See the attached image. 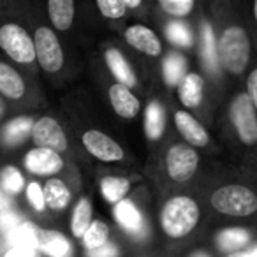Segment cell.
Instances as JSON below:
<instances>
[{
	"label": "cell",
	"mask_w": 257,
	"mask_h": 257,
	"mask_svg": "<svg viewBox=\"0 0 257 257\" xmlns=\"http://www.w3.org/2000/svg\"><path fill=\"white\" fill-rule=\"evenodd\" d=\"M39 250L50 257H71L72 246L62 232L57 231H39Z\"/></svg>",
	"instance_id": "cell-17"
},
{
	"label": "cell",
	"mask_w": 257,
	"mask_h": 257,
	"mask_svg": "<svg viewBox=\"0 0 257 257\" xmlns=\"http://www.w3.org/2000/svg\"><path fill=\"white\" fill-rule=\"evenodd\" d=\"M199 166V155L194 148L187 145H173L166 154V169L175 182H187L194 176Z\"/></svg>",
	"instance_id": "cell-7"
},
{
	"label": "cell",
	"mask_w": 257,
	"mask_h": 257,
	"mask_svg": "<svg viewBox=\"0 0 257 257\" xmlns=\"http://www.w3.org/2000/svg\"><path fill=\"white\" fill-rule=\"evenodd\" d=\"M218 60L231 74H241L250 60V39L241 27H229L218 43Z\"/></svg>",
	"instance_id": "cell-2"
},
{
	"label": "cell",
	"mask_w": 257,
	"mask_h": 257,
	"mask_svg": "<svg viewBox=\"0 0 257 257\" xmlns=\"http://www.w3.org/2000/svg\"><path fill=\"white\" fill-rule=\"evenodd\" d=\"M27 199H29L30 206L36 211H43L46 208V203H44V194L43 189L37 182H30L27 185Z\"/></svg>",
	"instance_id": "cell-34"
},
{
	"label": "cell",
	"mask_w": 257,
	"mask_h": 257,
	"mask_svg": "<svg viewBox=\"0 0 257 257\" xmlns=\"http://www.w3.org/2000/svg\"><path fill=\"white\" fill-rule=\"evenodd\" d=\"M0 92L9 99H22L25 95V83L11 65L0 62Z\"/></svg>",
	"instance_id": "cell-20"
},
{
	"label": "cell",
	"mask_w": 257,
	"mask_h": 257,
	"mask_svg": "<svg viewBox=\"0 0 257 257\" xmlns=\"http://www.w3.org/2000/svg\"><path fill=\"white\" fill-rule=\"evenodd\" d=\"M2 113H4V104H2V99H0V116H2Z\"/></svg>",
	"instance_id": "cell-44"
},
{
	"label": "cell",
	"mask_w": 257,
	"mask_h": 257,
	"mask_svg": "<svg viewBox=\"0 0 257 257\" xmlns=\"http://www.w3.org/2000/svg\"><path fill=\"white\" fill-rule=\"evenodd\" d=\"M43 194H44V203H46V206L55 211L64 210V208H67L69 203H71V190L67 189V185H65L62 180H57V178L48 180L43 189Z\"/></svg>",
	"instance_id": "cell-19"
},
{
	"label": "cell",
	"mask_w": 257,
	"mask_h": 257,
	"mask_svg": "<svg viewBox=\"0 0 257 257\" xmlns=\"http://www.w3.org/2000/svg\"><path fill=\"white\" fill-rule=\"evenodd\" d=\"M116 255H118V248L109 241L100 246V248L88 250V253H86V257H116Z\"/></svg>",
	"instance_id": "cell-36"
},
{
	"label": "cell",
	"mask_w": 257,
	"mask_h": 257,
	"mask_svg": "<svg viewBox=\"0 0 257 257\" xmlns=\"http://www.w3.org/2000/svg\"><path fill=\"white\" fill-rule=\"evenodd\" d=\"M92 203L88 197H81L74 208V213L71 218V231L76 238H83L92 224Z\"/></svg>",
	"instance_id": "cell-24"
},
{
	"label": "cell",
	"mask_w": 257,
	"mask_h": 257,
	"mask_svg": "<svg viewBox=\"0 0 257 257\" xmlns=\"http://www.w3.org/2000/svg\"><path fill=\"white\" fill-rule=\"evenodd\" d=\"M253 16H255V22H257V2L253 4Z\"/></svg>",
	"instance_id": "cell-43"
},
{
	"label": "cell",
	"mask_w": 257,
	"mask_h": 257,
	"mask_svg": "<svg viewBox=\"0 0 257 257\" xmlns=\"http://www.w3.org/2000/svg\"><path fill=\"white\" fill-rule=\"evenodd\" d=\"M39 231L32 222H23L22 225L11 231L8 234L11 248H20L23 252H29L36 255L39 250Z\"/></svg>",
	"instance_id": "cell-14"
},
{
	"label": "cell",
	"mask_w": 257,
	"mask_h": 257,
	"mask_svg": "<svg viewBox=\"0 0 257 257\" xmlns=\"http://www.w3.org/2000/svg\"><path fill=\"white\" fill-rule=\"evenodd\" d=\"M83 147L86 148L88 154H92L95 159L104 162H116L125 157L121 147L113 140L106 136L100 131H86L81 138Z\"/></svg>",
	"instance_id": "cell-9"
},
{
	"label": "cell",
	"mask_w": 257,
	"mask_h": 257,
	"mask_svg": "<svg viewBox=\"0 0 257 257\" xmlns=\"http://www.w3.org/2000/svg\"><path fill=\"white\" fill-rule=\"evenodd\" d=\"M227 257H250V253H248V250H239V252H234V253H229Z\"/></svg>",
	"instance_id": "cell-40"
},
{
	"label": "cell",
	"mask_w": 257,
	"mask_h": 257,
	"mask_svg": "<svg viewBox=\"0 0 257 257\" xmlns=\"http://www.w3.org/2000/svg\"><path fill=\"white\" fill-rule=\"evenodd\" d=\"M107 238H109V227H107L106 222L93 220L90 224L88 231L83 236V245H85L86 250H95L100 248L102 245H106Z\"/></svg>",
	"instance_id": "cell-28"
},
{
	"label": "cell",
	"mask_w": 257,
	"mask_h": 257,
	"mask_svg": "<svg viewBox=\"0 0 257 257\" xmlns=\"http://www.w3.org/2000/svg\"><path fill=\"white\" fill-rule=\"evenodd\" d=\"M166 36H168V39L171 41L173 44H176V46H190V44H192V34H190V30L180 22L169 23L168 29H166Z\"/></svg>",
	"instance_id": "cell-31"
},
{
	"label": "cell",
	"mask_w": 257,
	"mask_h": 257,
	"mask_svg": "<svg viewBox=\"0 0 257 257\" xmlns=\"http://www.w3.org/2000/svg\"><path fill=\"white\" fill-rule=\"evenodd\" d=\"M34 123H36V121L30 116H18V118H15V120H11L4 127V134H2L4 141L9 147H16V145L25 143L27 138L32 134Z\"/></svg>",
	"instance_id": "cell-22"
},
{
	"label": "cell",
	"mask_w": 257,
	"mask_h": 257,
	"mask_svg": "<svg viewBox=\"0 0 257 257\" xmlns=\"http://www.w3.org/2000/svg\"><path fill=\"white\" fill-rule=\"evenodd\" d=\"M201 39H203V58L210 69H217L218 65V48L217 41H215V32L208 23L203 25V32H201Z\"/></svg>",
	"instance_id": "cell-29"
},
{
	"label": "cell",
	"mask_w": 257,
	"mask_h": 257,
	"mask_svg": "<svg viewBox=\"0 0 257 257\" xmlns=\"http://www.w3.org/2000/svg\"><path fill=\"white\" fill-rule=\"evenodd\" d=\"M166 128V113L164 107L157 102L152 100L147 106L145 111V133H147L148 140H159L162 136Z\"/></svg>",
	"instance_id": "cell-23"
},
{
	"label": "cell",
	"mask_w": 257,
	"mask_h": 257,
	"mask_svg": "<svg viewBox=\"0 0 257 257\" xmlns=\"http://www.w3.org/2000/svg\"><path fill=\"white\" fill-rule=\"evenodd\" d=\"M231 121L236 128V134L245 145L257 143V113L252 100L246 93H239L231 102Z\"/></svg>",
	"instance_id": "cell-5"
},
{
	"label": "cell",
	"mask_w": 257,
	"mask_h": 257,
	"mask_svg": "<svg viewBox=\"0 0 257 257\" xmlns=\"http://www.w3.org/2000/svg\"><path fill=\"white\" fill-rule=\"evenodd\" d=\"M25 168L37 176H50L64 168L60 154L48 148H34L25 155Z\"/></svg>",
	"instance_id": "cell-10"
},
{
	"label": "cell",
	"mask_w": 257,
	"mask_h": 257,
	"mask_svg": "<svg viewBox=\"0 0 257 257\" xmlns=\"http://www.w3.org/2000/svg\"><path fill=\"white\" fill-rule=\"evenodd\" d=\"M32 140L37 148H48L57 154L67 150V138H65L64 128L60 127L57 120L50 116H43L34 123Z\"/></svg>",
	"instance_id": "cell-8"
},
{
	"label": "cell",
	"mask_w": 257,
	"mask_h": 257,
	"mask_svg": "<svg viewBox=\"0 0 257 257\" xmlns=\"http://www.w3.org/2000/svg\"><path fill=\"white\" fill-rule=\"evenodd\" d=\"M203 88L204 79L196 72H189L178 85L180 102L185 107H197L203 100Z\"/></svg>",
	"instance_id": "cell-18"
},
{
	"label": "cell",
	"mask_w": 257,
	"mask_h": 257,
	"mask_svg": "<svg viewBox=\"0 0 257 257\" xmlns=\"http://www.w3.org/2000/svg\"><path fill=\"white\" fill-rule=\"evenodd\" d=\"M192 257H210L208 253H204V252H197V253H194Z\"/></svg>",
	"instance_id": "cell-42"
},
{
	"label": "cell",
	"mask_w": 257,
	"mask_h": 257,
	"mask_svg": "<svg viewBox=\"0 0 257 257\" xmlns=\"http://www.w3.org/2000/svg\"><path fill=\"white\" fill-rule=\"evenodd\" d=\"M109 100H111V106H113L114 113L121 118H134L138 113H140V100L138 97L131 92V88L123 85H113L109 88Z\"/></svg>",
	"instance_id": "cell-13"
},
{
	"label": "cell",
	"mask_w": 257,
	"mask_h": 257,
	"mask_svg": "<svg viewBox=\"0 0 257 257\" xmlns=\"http://www.w3.org/2000/svg\"><path fill=\"white\" fill-rule=\"evenodd\" d=\"M106 64L109 67L111 74L118 79V83L127 88H133L136 86L138 79L136 74H134L133 67L128 65V62L125 60V57L116 50V48H111V50L106 51Z\"/></svg>",
	"instance_id": "cell-15"
},
{
	"label": "cell",
	"mask_w": 257,
	"mask_h": 257,
	"mask_svg": "<svg viewBox=\"0 0 257 257\" xmlns=\"http://www.w3.org/2000/svg\"><path fill=\"white\" fill-rule=\"evenodd\" d=\"M162 69H164V79L169 86H178L187 76V62L180 53L168 55L162 64Z\"/></svg>",
	"instance_id": "cell-27"
},
{
	"label": "cell",
	"mask_w": 257,
	"mask_h": 257,
	"mask_svg": "<svg viewBox=\"0 0 257 257\" xmlns=\"http://www.w3.org/2000/svg\"><path fill=\"white\" fill-rule=\"evenodd\" d=\"M97 9L106 18L118 20L125 15L127 6H125V0H97Z\"/></svg>",
	"instance_id": "cell-33"
},
{
	"label": "cell",
	"mask_w": 257,
	"mask_h": 257,
	"mask_svg": "<svg viewBox=\"0 0 257 257\" xmlns=\"http://www.w3.org/2000/svg\"><path fill=\"white\" fill-rule=\"evenodd\" d=\"M0 183H2V189L8 194H18V192H22V189L25 187L22 173L16 168H13V166H9V168H6L4 171H2V175H0Z\"/></svg>",
	"instance_id": "cell-30"
},
{
	"label": "cell",
	"mask_w": 257,
	"mask_h": 257,
	"mask_svg": "<svg viewBox=\"0 0 257 257\" xmlns=\"http://www.w3.org/2000/svg\"><path fill=\"white\" fill-rule=\"evenodd\" d=\"M246 95L250 97L253 107L257 109V69H253L246 79Z\"/></svg>",
	"instance_id": "cell-37"
},
{
	"label": "cell",
	"mask_w": 257,
	"mask_h": 257,
	"mask_svg": "<svg viewBox=\"0 0 257 257\" xmlns=\"http://www.w3.org/2000/svg\"><path fill=\"white\" fill-rule=\"evenodd\" d=\"M48 15H50L55 29H71L72 20H74V2L72 0H50L48 2Z\"/></svg>",
	"instance_id": "cell-21"
},
{
	"label": "cell",
	"mask_w": 257,
	"mask_h": 257,
	"mask_svg": "<svg viewBox=\"0 0 257 257\" xmlns=\"http://www.w3.org/2000/svg\"><path fill=\"white\" fill-rule=\"evenodd\" d=\"M131 190V182L128 178H120V176H106L100 180V192L106 197V201L113 204H118L123 201V197Z\"/></svg>",
	"instance_id": "cell-26"
},
{
	"label": "cell",
	"mask_w": 257,
	"mask_h": 257,
	"mask_svg": "<svg viewBox=\"0 0 257 257\" xmlns=\"http://www.w3.org/2000/svg\"><path fill=\"white\" fill-rule=\"evenodd\" d=\"M18 225H22V220H20V217L16 213H13V211H4V213L0 215V229H4L8 234L11 231H15Z\"/></svg>",
	"instance_id": "cell-35"
},
{
	"label": "cell",
	"mask_w": 257,
	"mask_h": 257,
	"mask_svg": "<svg viewBox=\"0 0 257 257\" xmlns=\"http://www.w3.org/2000/svg\"><path fill=\"white\" fill-rule=\"evenodd\" d=\"M210 203L222 215H231V217H248L257 211L255 192H252L245 185L220 187L210 197Z\"/></svg>",
	"instance_id": "cell-3"
},
{
	"label": "cell",
	"mask_w": 257,
	"mask_h": 257,
	"mask_svg": "<svg viewBox=\"0 0 257 257\" xmlns=\"http://www.w3.org/2000/svg\"><path fill=\"white\" fill-rule=\"evenodd\" d=\"M34 50L39 65L48 72H57L64 65V51L58 37L48 27H39L34 36Z\"/></svg>",
	"instance_id": "cell-6"
},
{
	"label": "cell",
	"mask_w": 257,
	"mask_h": 257,
	"mask_svg": "<svg viewBox=\"0 0 257 257\" xmlns=\"http://www.w3.org/2000/svg\"><path fill=\"white\" fill-rule=\"evenodd\" d=\"M199 222V206L192 197L176 196L164 204L161 211V225L171 238L187 236Z\"/></svg>",
	"instance_id": "cell-1"
},
{
	"label": "cell",
	"mask_w": 257,
	"mask_h": 257,
	"mask_svg": "<svg viewBox=\"0 0 257 257\" xmlns=\"http://www.w3.org/2000/svg\"><path fill=\"white\" fill-rule=\"evenodd\" d=\"M175 123L183 140L189 145H192V147H206V145L210 143V136H208L206 128H204L190 113L176 111Z\"/></svg>",
	"instance_id": "cell-12"
},
{
	"label": "cell",
	"mask_w": 257,
	"mask_h": 257,
	"mask_svg": "<svg viewBox=\"0 0 257 257\" xmlns=\"http://www.w3.org/2000/svg\"><path fill=\"white\" fill-rule=\"evenodd\" d=\"M113 215L125 231L133 232V234H140L143 231V217H141L140 210H138L133 201L123 199L118 204H114Z\"/></svg>",
	"instance_id": "cell-16"
},
{
	"label": "cell",
	"mask_w": 257,
	"mask_h": 257,
	"mask_svg": "<svg viewBox=\"0 0 257 257\" xmlns=\"http://www.w3.org/2000/svg\"><path fill=\"white\" fill-rule=\"evenodd\" d=\"M0 48L18 64H30L36 60L34 39L16 23H8L0 27Z\"/></svg>",
	"instance_id": "cell-4"
},
{
	"label": "cell",
	"mask_w": 257,
	"mask_h": 257,
	"mask_svg": "<svg viewBox=\"0 0 257 257\" xmlns=\"http://www.w3.org/2000/svg\"><path fill=\"white\" fill-rule=\"evenodd\" d=\"M250 239L248 231L239 227H232V229H224L217 234V245L220 250L229 253L239 252L241 246H245Z\"/></svg>",
	"instance_id": "cell-25"
},
{
	"label": "cell",
	"mask_w": 257,
	"mask_h": 257,
	"mask_svg": "<svg viewBox=\"0 0 257 257\" xmlns=\"http://www.w3.org/2000/svg\"><path fill=\"white\" fill-rule=\"evenodd\" d=\"M159 6L168 15L176 16V18H183V16L190 15V11L196 8L194 0H161Z\"/></svg>",
	"instance_id": "cell-32"
},
{
	"label": "cell",
	"mask_w": 257,
	"mask_h": 257,
	"mask_svg": "<svg viewBox=\"0 0 257 257\" xmlns=\"http://www.w3.org/2000/svg\"><path fill=\"white\" fill-rule=\"evenodd\" d=\"M248 253H250V257H257V246L250 248V250H248Z\"/></svg>",
	"instance_id": "cell-41"
},
{
	"label": "cell",
	"mask_w": 257,
	"mask_h": 257,
	"mask_svg": "<svg viewBox=\"0 0 257 257\" xmlns=\"http://www.w3.org/2000/svg\"><path fill=\"white\" fill-rule=\"evenodd\" d=\"M125 6H127V9L128 8H140L141 2L140 0H125Z\"/></svg>",
	"instance_id": "cell-39"
},
{
	"label": "cell",
	"mask_w": 257,
	"mask_h": 257,
	"mask_svg": "<svg viewBox=\"0 0 257 257\" xmlns=\"http://www.w3.org/2000/svg\"><path fill=\"white\" fill-rule=\"evenodd\" d=\"M125 41L134 50L148 55V57H159L162 51L159 37L145 25H133L125 30Z\"/></svg>",
	"instance_id": "cell-11"
},
{
	"label": "cell",
	"mask_w": 257,
	"mask_h": 257,
	"mask_svg": "<svg viewBox=\"0 0 257 257\" xmlns=\"http://www.w3.org/2000/svg\"><path fill=\"white\" fill-rule=\"evenodd\" d=\"M4 257H36V255H32V253H29V252H23V250H20V248H9V252L6 253Z\"/></svg>",
	"instance_id": "cell-38"
}]
</instances>
